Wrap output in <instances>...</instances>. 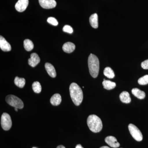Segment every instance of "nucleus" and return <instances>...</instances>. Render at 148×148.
Masks as SVG:
<instances>
[{
    "label": "nucleus",
    "mask_w": 148,
    "mask_h": 148,
    "mask_svg": "<svg viewBox=\"0 0 148 148\" xmlns=\"http://www.w3.org/2000/svg\"><path fill=\"white\" fill-rule=\"evenodd\" d=\"M69 90L72 101L75 106H79L83 99V94L81 88L75 83H72L70 85Z\"/></svg>",
    "instance_id": "1"
},
{
    "label": "nucleus",
    "mask_w": 148,
    "mask_h": 148,
    "mask_svg": "<svg viewBox=\"0 0 148 148\" xmlns=\"http://www.w3.org/2000/svg\"><path fill=\"white\" fill-rule=\"evenodd\" d=\"M88 126L92 132L97 133L103 128V123L101 119L95 115H90L87 120Z\"/></svg>",
    "instance_id": "2"
},
{
    "label": "nucleus",
    "mask_w": 148,
    "mask_h": 148,
    "mask_svg": "<svg viewBox=\"0 0 148 148\" xmlns=\"http://www.w3.org/2000/svg\"><path fill=\"white\" fill-rule=\"evenodd\" d=\"M89 73L93 78L98 77L99 71V61L98 57L94 54H90L88 58Z\"/></svg>",
    "instance_id": "3"
},
{
    "label": "nucleus",
    "mask_w": 148,
    "mask_h": 148,
    "mask_svg": "<svg viewBox=\"0 0 148 148\" xmlns=\"http://www.w3.org/2000/svg\"><path fill=\"white\" fill-rule=\"evenodd\" d=\"M5 101L8 104L14 108L21 109L24 108V103L20 98L15 95H9L6 97Z\"/></svg>",
    "instance_id": "4"
},
{
    "label": "nucleus",
    "mask_w": 148,
    "mask_h": 148,
    "mask_svg": "<svg viewBox=\"0 0 148 148\" xmlns=\"http://www.w3.org/2000/svg\"><path fill=\"white\" fill-rule=\"evenodd\" d=\"M128 127L130 134L135 140L138 142H140L143 140V136L142 132L135 125L130 123L128 125Z\"/></svg>",
    "instance_id": "5"
},
{
    "label": "nucleus",
    "mask_w": 148,
    "mask_h": 148,
    "mask_svg": "<svg viewBox=\"0 0 148 148\" xmlns=\"http://www.w3.org/2000/svg\"><path fill=\"white\" fill-rule=\"evenodd\" d=\"M1 125L5 130H8L10 129L12 125L11 118L9 114L4 113L1 117Z\"/></svg>",
    "instance_id": "6"
},
{
    "label": "nucleus",
    "mask_w": 148,
    "mask_h": 148,
    "mask_svg": "<svg viewBox=\"0 0 148 148\" xmlns=\"http://www.w3.org/2000/svg\"><path fill=\"white\" fill-rule=\"evenodd\" d=\"M39 2L42 8L46 9L54 8L56 5L55 0H39Z\"/></svg>",
    "instance_id": "7"
},
{
    "label": "nucleus",
    "mask_w": 148,
    "mask_h": 148,
    "mask_svg": "<svg viewBox=\"0 0 148 148\" xmlns=\"http://www.w3.org/2000/svg\"><path fill=\"white\" fill-rule=\"evenodd\" d=\"M28 5L29 0H18L15 4V9L19 12H23L26 10Z\"/></svg>",
    "instance_id": "8"
},
{
    "label": "nucleus",
    "mask_w": 148,
    "mask_h": 148,
    "mask_svg": "<svg viewBox=\"0 0 148 148\" xmlns=\"http://www.w3.org/2000/svg\"><path fill=\"white\" fill-rule=\"evenodd\" d=\"M40 59L39 56L36 53H32L31 55V58L28 60V64L32 67H35L40 63Z\"/></svg>",
    "instance_id": "9"
},
{
    "label": "nucleus",
    "mask_w": 148,
    "mask_h": 148,
    "mask_svg": "<svg viewBox=\"0 0 148 148\" xmlns=\"http://www.w3.org/2000/svg\"><path fill=\"white\" fill-rule=\"evenodd\" d=\"M105 140L106 143L112 147L116 148L120 146L119 143L117 141L116 138L113 136H108L106 137Z\"/></svg>",
    "instance_id": "10"
},
{
    "label": "nucleus",
    "mask_w": 148,
    "mask_h": 148,
    "mask_svg": "<svg viewBox=\"0 0 148 148\" xmlns=\"http://www.w3.org/2000/svg\"><path fill=\"white\" fill-rule=\"evenodd\" d=\"M0 48L4 51H9L11 50L10 44L2 36H0Z\"/></svg>",
    "instance_id": "11"
},
{
    "label": "nucleus",
    "mask_w": 148,
    "mask_h": 148,
    "mask_svg": "<svg viewBox=\"0 0 148 148\" xmlns=\"http://www.w3.org/2000/svg\"><path fill=\"white\" fill-rule=\"evenodd\" d=\"M45 68L48 74L50 77L52 78H54L56 77V73L55 68L52 64L49 63H46Z\"/></svg>",
    "instance_id": "12"
},
{
    "label": "nucleus",
    "mask_w": 148,
    "mask_h": 148,
    "mask_svg": "<svg viewBox=\"0 0 148 148\" xmlns=\"http://www.w3.org/2000/svg\"><path fill=\"white\" fill-rule=\"evenodd\" d=\"M63 50L67 53H71L75 50V45L73 43L67 42L63 45Z\"/></svg>",
    "instance_id": "13"
},
{
    "label": "nucleus",
    "mask_w": 148,
    "mask_h": 148,
    "mask_svg": "<svg viewBox=\"0 0 148 148\" xmlns=\"http://www.w3.org/2000/svg\"><path fill=\"white\" fill-rule=\"evenodd\" d=\"M61 95L58 93L54 94L50 99V103L54 106H58L61 103Z\"/></svg>",
    "instance_id": "14"
},
{
    "label": "nucleus",
    "mask_w": 148,
    "mask_h": 148,
    "mask_svg": "<svg viewBox=\"0 0 148 148\" xmlns=\"http://www.w3.org/2000/svg\"><path fill=\"white\" fill-rule=\"evenodd\" d=\"M89 22L92 28L97 29L98 27V14L96 13L92 14L89 18Z\"/></svg>",
    "instance_id": "15"
},
{
    "label": "nucleus",
    "mask_w": 148,
    "mask_h": 148,
    "mask_svg": "<svg viewBox=\"0 0 148 148\" xmlns=\"http://www.w3.org/2000/svg\"><path fill=\"white\" fill-rule=\"evenodd\" d=\"M120 99L122 103H129L131 102V98L129 93L127 91H123L119 95Z\"/></svg>",
    "instance_id": "16"
},
{
    "label": "nucleus",
    "mask_w": 148,
    "mask_h": 148,
    "mask_svg": "<svg viewBox=\"0 0 148 148\" xmlns=\"http://www.w3.org/2000/svg\"><path fill=\"white\" fill-rule=\"evenodd\" d=\"M132 93L138 99H143L145 97L146 94L145 92L138 88H133L132 90Z\"/></svg>",
    "instance_id": "17"
},
{
    "label": "nucleus",
    "mask_w": 148,
    "mask_h": 148,
    "mask_svg": "<svg viewBox=\"0 0 148 148\" xmlns=\"http://www.w3.org/2000/svg\"><path fill=\"white\" fill-rule=\"evenodd\" d=\"M103 85L104 88L107 90H111V89H113L116 86L115 83L105 79H104V81L103 82Z\"/></svg>",
    "instance_id": "18"
},
{
    "label": "nucleus",
    "mask_w": 148,
    "mask_h": 148,
    "mask_svg": "<svg viewBox=\"0 0 148 148\" xmlns=\"http://www.w3.org/2000/svg\"><path fill=\"white\" fill-rule=\"evenodd\" d=\"M14 83L16 86L20 88H22L25 86L26 81L25 79L23 78H19L18 77H16L14 79Z\"/></svg>",
    "instance_id": "19"
},
{
    "label": "nucleus",
    "mask_w": 148,
    "mask_h": 148,
    "mask_svg": "<svg viewBox=\"0 0 148 148\" xmlns=\"http://www.w3.org/2000/svg\"><path fill=\"white\" fill-rule=\"evenodd\" d=\"M24 48L27 51H31L34 49V45L32 40L29 39L24 40Z\"/></svg>",
    "instance_id": "20"
},
{
    "label": "nucleus",
    "mask_w": 148,
    "mask_h": 148,
    "mask_svg": "<svg viewBox=\"0 0 148 148\" xmlns=\"http://www.w3.org/2000/svg\"><path fill=\"white\" fill-rule=\"evenodd\" d=\"M104 75L107 77L112 79L115 77L114 73L110 67H106L104 70Z\"/></svg>",
    "instance_id": "21"
},
{
    "label": "nucleus",
    "mask_w": 148,
    "mask_h": 148,
    "mask_svg": "<svg viewBox=\"0 0 148 148\" xmlns=\"http://www.w3.org/2000/svg\"><path fill=\"white\" fill-rule=\"evenodd\" d=\"M32 88L36 93H40L42 90L41 85L38 82H35L32 84Z\"/></svg>",
    "instance_id": "22"
},
{
    "label": "nucleus",
    "mask_w": 148,
    "mask_h": 148,
    "mask_svg": "<svg viewBox=\"0 0 148 148\" xmlns=\"http://www.w3.org/2000/svg\"><path fill=\"white\" fill-rule=\"evenodd\" d=\"M139 84L145 85L148 84V75H145L144 76L140 78L138 80Z\"/></svg>",
    "instance_id": "23"
},
{
    "label": "nucleus",
    "mask_w": 148,
    "mask_h": 148,
    "mask_svg": "<svg viewBox=\"0 0 148 148\" xmlns=\"http://www.w3.org/2000/svg\"><path fill=\"white\" fill-rule=\"evenodd\" d=\"M47 21L48 23H49L53 26H56L58 25V22L56 18L53 17H49L47 18Z\"/></svg>",
    "instance_id": "24"
},
{
    "label": "nucleus",
    "mask_w": 148,
    "mask_h": 148,
    "mask_svg": "<svg viewBox=\"0 0 148 148\" xmlns=\"http://www.w3.org/2000/svg\"><path fill=\"white\" fill-rule=\"evenodd\" d=\"M63 31L64 32H66V33H69V34H72L73 32V28L71 26L69 25H65L63 29Z\"/></svg>",
    "instance_id": "25"
},
{
    "label": "nucleus",
    "mask_w": 148,
    "mask_h": 148,
    "mask_svg": "<svg viewBox=\"0 0 148 148\" xmlns=\"http://www.w3.org/2000/svg\"><path fill=\"white\" fill-rule=\"evenodd\" d=\"M141 67L144 69H148V59L142 62Z\"/></svg>",
    "instance_id": "26"
},
{
    "label": "nucleus",
    "mask_w": 148,
    "mask_h": 148,
    "mask_svg": "<svg viewBox=\"0 0 148 148\" xmlns=\"http://www.w3.org/2000/svg\"><path fill=\"white\" fill-rule=\"evenodd\" d=\"M75 148H84L81 145H80V144H79V145H77L76 147Z\"/></svg>",
    "instance_id": "27"
},
{
    "label": "nucleus",
    "mask_w": 148,
    "mask_h": 148,
    "mask_svg": "<svg viewBox=\"0 0 148 148\" xmlns=\"http://www.w3.org/2000/svg\"><path fill=\"white\" fill-rule=\"evenodd\" d=\"M56 148H66L63 145H59Z\"/></svg>",
    "instance_id": "28"
},
{
    "label": "nucleus",
    "mask_w": 148,
    "mask_h": 148,
    "mask_svg": "<svg viewBox=\"0 0 148 148\" xmlns=\"http://www.w3.org/2000/svg\"><path fill=\"white\" fill-rule=\"evenodd\" d=\"M100 148H110L109 147H107V146H103V147H101Z\"/></svg>",
    "instance_id": "29"
},
{
    "label": "nucleus",
    "mask_w": 148,
    "mask_h": 148,
    "mask_svg": "<svg viewBox=\"0 0 148 148\" xmlns=\"http://www.w3.org/2000/svg\"><path fill=\"white\" fill-rule=\"evenodd\" d=\"M14 110H15L16 111V112H17V111H18V109L16 108H14Z\"/></svg>",
    "instance_id": "30"
},
{
    "label": "nucleus",
    "mask_w": 148,
    "mask_h": 148,
    "mask_svg": "<svg viewBox=\"0 0 148 148\" xmlns=\"http://www.w3.org/2000/svg\"><path fill=\"white\" fill-rule=\"evenodd\" d=\"M36 148L34 147V148Z\"/></svg>",
    "instance_id": "31"
}]
</instances>
